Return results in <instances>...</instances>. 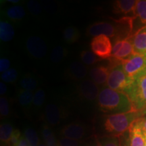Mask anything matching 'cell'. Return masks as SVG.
<instances>
[{
	"mask_svg": "<svg viewBox=\"0 0 146 146\" xmlns=\"http://www.w3.org/2000/svg\"><path fill=\"white\" fill-rule=\"evenodd\" d=\"M98 100L102 112L111 115L136 111L127 94L109 87H105L100 91Z\"/></svg>",
	"mask_w": 146,
	"mask_h": 146,
	"instance_id": "1",
	"label": "cell"
},
{
	"mask_svg": "<svg viewBox=\"0 0 146 146\" xmlns=\"http://www.w3.org/2000/svg\"><path fill=\"white\" fill-rule=\"evenodd\" d=\"M142 116L143 113L137 111L110 115L105 121V129L112 136L118 137L129 131L131 125Z\"/></svg>",
	"mask_w": 146,
	"mask_h": 146,
	"instance_id": "2",
	"label": "cell"
},
{
	"mask_svg": "<svg viewBox=\"0 0 146 146\" xmlns=\"http://www.w3.org/2000/svg\"><path fill=\"white\" fill-rule=\"evenodd\" d=\"M125 94L132 102L137 112H143L146 109V74L137 78L128 88Z\"/></svg>",
	"mask_w": 146,
	"mask_h": 146,
	"instance_id": "3",
	"label": "cell"
},
{
	"mask_svg": "<svg viewBox=\"0 0 146 146\" xmlns=\"http://www.w3.org/2000/svg\"><path fill=\"white\" fill-rule=\"evenodd\" d=\"M108 69L109 75L106 83L107 86L113 90L125 93L134 81L127 75L122 62L113 66Z\"/></svg>",
	"mask_w": 146,
	"mask_h": 146,
	"instance_id": "4",
	"label": "cell"
},
{
	"mask_svg": "<svg viewBox=\"0 0 146 146\" xmlns=\"http://www.w3.org/2000/svg\"><path fill=\"white\" fill-rule=\"evenodd\" d=\"M123 69L127 75L133 81L146 74V56L133 55L130 58L122 62Z\"/></svg>",
	"mask_w": 146,
	"mask_h": 146,
	"instance_id": "5",
	"label": "cell"
},
{
	"mask_svg": "<svg viewBox=\"0 0 146 146\" xmlns=\"http://www.w3.org/2000/svg\"><path fill=\"white\" fill-rule=\"evenodd\" d=\"M112 45L109 36L98 35L91 40V51L101 60L110 58L112 56Z\"/></svg>",
	"mask_w": 146,
	"mask_h": 146,
	"instance_id": "6",
	"label": "cell"
},
{
	"mask_svg": "<svg viewBox=\"0 0 146 146\" xmlns=\"http://www.w3.org/2000/svg\"><path fill=\"white\" fill-rule=\"evenodd\" d=\"M134 16H125L118 20H114L116 30L115 39L126 40L132 36L134 28Z\"/></svg>",
	"mask_w": 146,
	"mask_h": 146,
	"instance_id": "7",
	"label": "cell"
},
{
	"mask_svg": "<svg viewBox=\"0 0 146 146\" xmlns=\"http://www.w3.org/2000/svg\"><path fill=\"white\" fill-rule=\"evenodd\" d=\"M129 146H145L142 116L131 125L129 130Z\"/></svg>",
	"mask_w": 146,
	"mask_h": 146,
	"instance_id": "8",
	"label": "cell"
},
{
	"mask_svg": "<svg viewBox=\"0 0 146 146\" xmlns=\"http://www.w3.org/2000/svg\"><path fill=\"white\" fill-rule=\"evenodd\" d=\"M26 47L33 57L41 58L44 57L47 52L46 43L39 36H30L26 42Z\"/></svg>",
	"mask_w": 146,
	"mask_h": 146,
	"instance_id": "9",
	"label": "cell"
},
{
	"mask_svg": "<svg viewBox=\"0 0 146 146\" xmlns=\"http://www.w3.org/2000/svg\"><path fill=\"white\" fill-rule=\"evenodd\" d=\"M87 34L88 35L94 36L98 35L108 36L109 37H115L116 30L114 25L107 22H98L89 27L87 29Z\"/></svg>",
	"mask_w": 146,
	"mask_h": 146,
	"instance_id": "10",
	"label": "cell"
},
{
	"mask_svg": "<svg viewBox=\"0 0 146 146\" xmlns=\"http://www.w3.org/2000/svg\"><path fill=\"white\" fill-rule=\"evenodd\" d=\"M79 92L85 99L89 101H94L98 98L100 94L98 85L90 80H85L80 84Z\"/></svg>",
	"mask_w": 146,
	"mask_h": 146,
	"instance_id": "11",
	"label": "cell"
},
{
	"mask_svg": "<svg viewBox=\"0 0 146 146\" xmlns=\"http://www.w3.org/2000/svg\"><path fill=\"white\" fill-rule=\"evenodd\" d=\"M135 54L146 56V27L130 36Z\"/></svg>",
	"mask_w": 146,
	"mask_h": 146,
	"instance_id": "12",
	"label": "cell"
},
{
	"mask_svg": "<svg viewBox=\"0 0 146 146\" xmlns=\"http://www.w3.org/2000/svg\"><path fill=\"white\" fill-rule=\"evenodd\" d=\"M85 128L79 124L72 123L65 126L62 130V135L64 137L79 141L85 135Z\"/></svg>",
	"mask_w": 146,
	"mask_h": 146,
	"instance_id": "13",
	"label": "cell"
},
{
	"mask_svg": "<svg viewBox=\"0 0 146 146\" xmlns=\"http://www.w3.org/2000/svg\"><path fill=\"white\" fill-rule=\"evenodd\" d=\"M137 1L134 0H118L114 1V12L116 14H133L134 15Z\"/></svg>",
	"mask_w": 146,
	"mask_h": 146,
	"instance_id": "14",
	"label": "cell"
},
{
	"mask_svg": "<svg viewBox=\"0 0 146 146\" xmlns=\"http://www.w3.org/2000/svg\"><path fill=\"white\" fill-rule=\"evenodd\" d=\"M109 75V69L104 66L96 67L89 71V76L91 81L98 85L107 83Z\"/></svg>",
	"mask_w": 146,
	"mask_h": 146,
	"instance_id": "15",
	"label": "cell"
},
{
	"mask_svg": "<svg viewBox=\"0 0 146 146\" xmlns=\"http://www.w3.org/2000/svg\"><path fill=\"white\" fill-rule=\"evenodd\" d=\"M45 118L51 125H57L61 119V113L58 106L54 104H47L45 107Z\"/></svg>",
	"mask_w": 146,
	"mask_h": 146,
	"instance_id": "16",
	"label": "cell"
},
{
	"mask_svg": "<svg viewBox=\"0 0 146 146\" xmlns=\"http://www.w3.org/2000/svg\"><path fill=\"white\" fill-rule=\"evenodd\" d=\"M134 49H133V43L130 37L125 40L123 42V46L121 47L118 52L112 57L116 58L120 61L123 62L130 58L133 55H134Z\"/></svg>",
	"mask_w": 146,
	"mask_h": 146,
	"instance_id": "17",
	"label": "cell"
},
{
	"mask_svg": "<svg viewBox=\"0 0 146 146\" xmlns=\"http://www.w3.org/2000/svg\"><path fill=\"white\" fill-rule=\"evenodd\" d=\"M15 31L13 26L8 22L1 21L0 22V39L2 41L8 42L13 39Z\"/></svg>",
	"mask_w": 146,
	"mask_h": 146,
	"instance_id": "18",
	"label": "cell"
},
{
	"mask_svg": "<svg viewBox=\"0 0 146 146\" xmlns=\"http://www.w3.org/2000/svg\"><path fill=\"white\" fill-rule=\"evenodd\" d=\"M134 16L139 21L143 28L146 27V1L145 0L137 1Z\"/></svg>",
	"mask_w": 146,
	"mask_h": 146,
	"instance_id": "19",
	"label": "cell"
},
{
	"mask_svg": "<svg viewBox=\"0 0 146 146\" xmlns=\"http://www.w3.org/2000/svg\"><path fill=\"white\" fill-rule=\"evenodd\" d=\"M70 72L72 76L76 79H83L87 76V68L83 63L79 62H73L70 66Z\"/></svg>",
	"mask_w": 146,
	"mask_h": 146,
	"instance_id": "20",
	"label": "cell"
},
{
	"mask_svg": "<svg viewBox=\"0 0 146 146\" xmlns=\"http://www.w3.org/2000/svg\"><path fill=\"white\" fill-rule=\"evenodd\" d=\"M12 126L8 123L1 124L0 127V140L1 143L5 145H10L11 139L14 133Z\"/></svg>",
	"mask_w": 146,
	"mask_h": 146,
	"instance_id": "21",
	"label": "cell"
},
{
	"mask_svg": "<svg viewBox=\"0 0 146 146\" xmlns=\"http://www.w3.org/2000/svg\"><path fill=\"white\" fill-rule=\"evenodd\" d=\"M5 14L8 18L13 21H21L26 15L25 10L21 5H14L7 9Z\"/></svg>",
	"mask_w": 146,
	"mask_h": 146,
	"instance_id": "22",
	"label": "cell"
},
{
	"mask_svg": "<svg viewBox=\"0 0 146 146\" xmlns=\"http://www.w3.org/2000/svg\"><path fill=\"white\" fill-rule=\"evenodd\" d=\"M42 137L46 146H60L59 140L55 137L52 129L47 126H44L41 131Z\"/></svg>",
	"mask_w": 146,
	"mask_h": 146,
	"instance_id": "23",
	"label": "cell"
},
{
	"mask_svg": "<svg viewBox=\"0 0 146 146\" xmlns=\"http://www.w3.org/2000/svg\"><path fill=\"white\" fill-rule=\"evenodd\" d=\"M80 36H81V33L76 27H67L63 31V39L66 43H74L78 41Z\"/></svg>",
	"mask_w": 146,
	"mask_h": 146,
	"instance_id": "24",
	"label": "cell"
},
{
	"mask_svg": "<svg viewBox=\"0 0 146 146\" xmlns=\"http://www.w3.org/2000/svg\"><path fill=\"white\" fill-rule=\"evenodd\" d=\"M34 98V94L33 91H29L27 90L20 91L18 94V102L22 106H28L33 103Z\"/></svg>",
	"mask_w": 146,
	"mask_h": 146,
	"instance_id": "25",
	"label": "cell"
},
{
	"mask_svg": "<svg viewBox=\"0 0 146 146\" xmlns=\"http://www.w3.org/2000/svg\"><path fill=\"white\" fill-rule=\"evenodd\" d=\"M24 136L31 146H38L40 144L39 136L33 128H27L24 133Z\"/></svg>",
	"mask_w": 146,
	"mask_h": 146,
	"instance_id": "26",
	"label": "cell"
},
{
	"mask_svg": "<svg viewBox=\"0 0 146 146\" xmlns=\"http://www.w3.org/2000/svg\"><path fill=\"white\" fill-rule=\"evenodd\" d=\"M20 86L24 90L33 91L37 87V81L31 76H25L20 81Z\"/></svg>",
	"mask_w": 146,
	"mask_h": 146,
	"instance_id": "27",
	"label": "cell"
},
{
	"mask_svg": "<svg viewBox=\"0 0 146 146\" xmlns=\"http://www.w3.org/2000/svg\"><path fill=\"white\" fill-rule=\"evenodd\" d=\"M66 51L63 47L58 45V46L55 47L54 50H52V54H51L50 59L52 62L58 63L63 60L65 57Z\"/></svg>",
	"mask_w": 146,
	"mask_h": 146,
	"instance_id": "28",
	"label": "cell"
},
{
	"mask_svg": "<svg viewBox=\"0 0 146 146\" xmlns=\"http://www.w3.org/2000/svg\"><path fill=\"white\" fill-rule=\"evenodd\" d=\"M81 59L82 62L87 65H93L97 62L101 60L94 53L89 51H83L81 54Z\"/></svg>",
	"mask_w": 146,
	"mask_h": 146,
	"instance_id": "29",
	"label": "cell"
},
{
	"mask_svg": "<svg viewBox=\"0 0 146 146\" xmlns=\"http://www.w3.org/2000/svg\"><path fill=\"white\" fill-rule=\"evenodd\" d=\"M18 73L15 68H11L2 73L1 75V78L3 82L8 83H14L18 79Z\"/></svg>",
	"mask_w": 146,
	"mask_h": 146,
	"instance_id": "30",
	"label": "cell"
},
{
	"mask_svg": "<svg viewBox=\"0 0 146 146\" xmlns=\"http://www.w3.org/2000/svg\"><path fill=\"white\" fill-rule=\"evenodd\" d=\"M45 93L43 89H39L36 91L35 94H34L33 101V104L35 106L40 107L45 102Z\"/></svg>",
	"mask_w": 146,
	"mask_h": 146,
	"instance_id": "31",
	"label": "cell"
},
{
	"mask_svg": "<svg viewBox=\"0 0 146 146\" xmlns=\"http://www.w3.org/2000/svg\"><path fill=\"white\" fill-rule=\"evenodd\" d=\"M100 143L102 146H120L117 137L108 136L100 139Z\"/></svg>",
	"mask_w": 146,
	"mask_h": 146,
	"instance_id": "32",
	"label": "cell"
},
{
	"mask_svg": "<svg viewBox=\"0 0 146 146\" xmlns=\"http://www.w3.org/2000/svg\"><path fill=\"white\" fill-rule=\"evenodd\" d=\"M27 8L31 14L33 15L37 16L41 13L42 7L41 4L35 1H30L27 3Z\"/></svg>",
	"mask_w": 146,
	"mask_h": 146,
	"instance_id": "33",
	"label": "cell"
},
{
	"mask_svg": "<svg viewBox=\"0 0 146 146\" xmlns=\"http://www.w3.org/2000/svg\"><path fill=\"white\" fill-rule=\"evenodd\" d=\"M0 113L2 117H7L10 114L8 101L4 97H1L0 98Z\"/></svg>",
	"mask_w": 146,
	"mask_h": 146,
	"instance_id": "34",
	"label": "cell"
},
{
	"mask_svg": "<svg viewBox=\"0 0 146 146\" xmlns=\"http://www.w3.org/2000/svg\"><path fill=\"white\" fill-rule=\"evenodd\" d=\"M59 143L60 146H80L81 141L63 137L59 139Z\"/></svg>",
	"mask_w": 146,
	"mask_h": 146,
	"instance_id": "35",
	"label": "cell"
},
{
	"mask_svg": "<svg viewBox=\"0 0 146 146\" xmlns=\"http://www.w3.org/2000/svg\"><path fill=\"white\" fill-rule=\"evenodd\" d=\"M10 61L6 58H1L0 59V72L3 73L10 69Z\"/></svg>",
	"mask_w": 146,
	"mask_h": 146,
	"instance_id": "36",
	"label": "cell"
},
{
	"mask_svg": "<svg viewBox=\"0 0 146 146\" xmlns=\"http://www.w3.org/2000/svg\"><path fill=\"white\" fill-rule=\"evenodd\" d=\"M21 136L22 135L21 133V131L17 130V129L14 130L13 135H12V139H11L10 145H11L12 146H16L17 145L18 142L19 141L20 138H21Z\"/></svg>",
	"mask_w": 146,
	"mask_h": 146,
	"instance_id": "37",
	"label": "cell"
},
{
	"mask_svg": "<svg viewBox=\"0 0 146 146\" xmlns=\"http://www.w3.org/2000/svg\"><path fill=\"white\" fill-rule=\"evenodd\" d=\"M16 146H31L30 144L29 143V142L27 141V140L25 138V137L23 135H22L20 138L19 141H18L17 145Z\"/></svg>",
	"mask_w": 146,
	"mask_h": 146,
	"instance_id": "38",
	"label": "cell"
},
{
	"mask_svg": "<svg viewBox=\"0 0 146 146\" xmlns=\"http://www.w3.org/2000/svg\"><path fill=\"white\" fill-rule=\"evenodd\" d=\"M6 91H7L6 85H5V84L4 83L1 82V83H0V94H1V96H3V95H4L5 93H6Z\"/></svg>",
	"mask_w": 146,
	"mask_h": 146,
	"instance_id": "39",
	"label": "cell"
},
{
	"mask_svg": "<svg viewBox=\"0 0 146 146\" xmlns=\"http://www.w3.org/2000/svg\"><path fill=\"white\" fill-rule=\"evenodd\" d=\"M143 116H142V123H143V128L144 131L146 132V109L142 112Z\"/></svg>",
	"mask_w": 146,
	"mask_h": 146,
	"instance_id": "40",
	"label": "cell"
},
{
	"mask_svg": "<svg viewBox=\"0 0 146 146\" xmlns=\"http://www.w3.org/2000/svg\"><path fill=\"white\" fill-rule=\"evenodd\" d=\"M91 146H102V145H101V144H100L99 141H97L96 142V143L93 144V145H91Z\"/></svg>",
	"mask_w": 146,
	"mask_h": 146,
	"instance_id": "41",
	"label": "cell"
},
{
	"mask_svg": "<svg viewBox=\"0 0 146 146\" xmlns=\"http://www.w3.org/2000/svg\"><path fill=\"white\" fill-rule=\"evenodd\" d=\"M9 2L10 3H17L19 2V0H9Z\"/></svg>",
	"mask_w": 146,
	"mask_h": 146,
	"instance_id": "42",
	"label": "cell"
},
{
	"mask_svg": "<svg viewBox=\"0 0 146 146\" xmlns=\"http://www.w3.org/2000/svg\"><path fill=\"white\" fill-rule=\"evenodd\" d=\"M144 130V129H143ZM144 134H145V146H146V132L144 131Z\"/></svg>",
	"mask_w": 146,
	"mask_h": 146,
	"instance_id": "43",
	"label": "cell"
},
{
	"mask_svg": "<svg viewBox=\"0 0 146 146\" xmlns=\"http://www.w3.org/2000/svg\"><path fill=\"white\" fill-rule=\"evenodd\" d=\"M38 146H46V145H45V144H43V143H40V144H39V145H38Z\"/></svg>",
	"mask_w": 146,
	"mask_h": 146,
	"instance_id": "44",
	"label": "cell"
},
{
	"mask_svg": "<svg viewBox=\"0 0 146 146\" xmlns=\"http://www.w3.org/2000/svg\"><path fill=\"white\" fill-rule=\"evenodd\" d=\"M125 146H129V145H125Z\"/></svg>",
	"mask_w": 146,
	"mask_h": 146,
	"instance_id": "45",
	"label": "cell"
}]
</instances>
